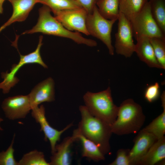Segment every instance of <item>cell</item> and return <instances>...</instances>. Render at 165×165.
Wrapping results in <instances>:
<instances>
[{"label": "cell", "mask_w": 165, "mask_h": 165, "mask_svg": "<svg viewBox=\"0 0 165 165\" xmlns=\"http://www.w3.org/2000/svg\"><path fill=\"white\" fill-rule=\"evenodd\" d=\"M120 0H98L96 5L100 14L108 20H117Z\"/></svg>", "instance_id": "ffe728a7"}, {"label": "cell", "mask_w": 165, "mask_h": 165, "mask_svg": "<svg viewBox=\"0 0 165 165\" xmlns=\"http://www.w3.org/2000/svg\"><path fill=\"white\" fill-rule=\"evenodd\" d=\"M2 107L6 117L11 120L25 118L32 109L28 95L6 98L3 101Z\"/></svg>", "instance_id": "8fae6325"}, {"label": "cell", "mask_w": 165, "mask_h": 165, "mask_svg": "<svg viewBox=\"0 0 165 165\" xmlns=\"http://www.w3.org/2000/svg\"><path fill=\"white\" fill-rule=\"evenodd\" d=\"M145 118L140 105L132 99H126L118 107L116 118L111 125L112 132L119 135L137 133Z\"/></svg>", "instance_id": "3957f363"}, {"label": "cell", "mask_w": 165, "mask_h": 165, "mask_svg": "<svg viewBox=\"0 0 165 165\" xmlns=\"http://www.w3.org/2000/svg\"><path fill=\"white\" fill-rule=\"evenodd\" d=\"M149 0H120L119 12L130 22L143 9Z\"/></svg>", "instance_id": "d6986e66"}, {"label": "cell", "mask_w": 165, "mask_h": 165, "mask_svg": "<svg viewBox=\"0 0 165 165\" xmlns=\"http://www.w3.org/2000/svg\"><path fill=\"white\" fill-rule=\"evenodd\" d=\"M51 10L44 5L38 10L39 17L36 24L31 29L26 30L22 35L38 32L68 38L78 44H83L90 47L97 46L94 40L83 37L81 34L66 29L54 16L51 14Z\"/></svg>", "instance_id": "7a4b0ae2"}, {"label": "cell", "mask_w": 165, "mask_h": 165, "mask_svg": "<svg viewBox=\"0 0 165 165\" xmlns=\"http://www.w3.org/2000/svg\"><path fill=\"white\" fill-rule=\"evenodd\" d=\"M136 40L135 52L140 60L150 67L162 69L156 57L149 38L142 37Z\"/></svg>", "instance_id": "2e32d148"}, {"label": "cell", "mask_w": 165, "mask_h": 165, "mask_svg": "<svg viewBox=\"0 0 165 165\" xmlns=\"http://www.w3.org/2000/svg\"><path fill=\"white\" fill-rule=\"evenodd\" d=\"M18 162L19 165H50L43 152L36 149L24 155Z\"/></svg>", "instance_id": "cb8c5ba5"}, {"label": "cell", "mask_w": 165, "mask_h": 165, "mask_svg": "<svg viewBox=\"0 0 165 165\" xmlns=\"http://www.w3.org/2000/svg\"><path fill=\"white\" fill-rule=\"evenodd\" d=\"M165 158V137L157 140L151 147L139 165H154Z\"/></svg>", "instance_id": "ac0fdd59"}, {"label": "cell", "mask_w": 165, "mask_h": 165, "mask_svg": "<svg viewBox=\"0 0 165 165\" xmlns=\"http://www.w3.org/2000/svg\"><path fill=\"white\" fill-rule=\"evenodd\" d=\"M39 3L49 7L53 14L61 10L82 7L75 0H39Z\"/></svg>", "instance_id": "603a6c76"}, {"label": "cell", "mask_w": 165, "mask_h": 165, "mask_svg": "<svg viewBox=\"0 0 165 165\" xmlns=\"http://www.w3.org/2000/svg\"><path fill=\"white\" fill-rule=\"evenodd\" d=\"M162 106V113L142 129L152 134L157 140L163 137L165 134V105Z\"/></svg>", "instance_id": "7402d4cb"}, {"label": "cell", "mask_w": 165, "mask_h": 165, "mask_svg": "<svg viewBox=\"0 0 165 165\" xmlns=\"http://www.w3.org/2000/svg\"><path fill=\"white\" fill-rule=\"evenodd\" d=\"M43 36L39 37V42L37 47L33 52L25 55L20 54V59L17 64H13L10 69V72L8 73H1L3 81L0 83V89L3 90L4 94L9 92L11 88L13 87L19 81L18 79L15 76L18 71L25 64H37L40 65L44 68H47V66L43 61L40 53V50L43 45L42 41Z\"/></svg>", "instance_id": "8992f818"}, {"label": "cell", "mask_w": 165, "mask_h": 165, "mask_svg": "<svg viewBox=\"0 0 165 165\" xmlns=\"http://www.w3.org/2000/svg\"><path fill=\"white\" fill-rule=\"evenodd\" d=\"M130 23L136 39L142 37L165 38L152 16L149 1Z\"/></svg>", "instance_id": "52a82bcc"}, {"label": "cell", "mask_w": 165, "mask_h": 165, "mask_svg": "<svg viewBox=\"0 0 165 165\" xmlns=\"http://www.w3.org/2000/svg\"><path fill=\"white\" fill-rule=\"evenodd\" d=\"M15 134H14L11 143L6 151L0 152V165H19L14 157V150L13 147Z\"/></svg>", "instance_id": "484cf974"}, {"label": "cell", "mask_w": 165, "mask_h": 165, "mask_svg": "<svg viewBox=\"0 0 165 165\" xmlns=\"http://www.w3.org/2000/svg\"><path fill=\"white\" fill-rule=\"evenodd\" d=\"M157 140L152 134L142 129L140 130L134 139L133 148L129 150L130 165H139L141 159Z\"/></svg>", "instance_id": "7c38bea8"}, {"label": "cell", "mask_w": 165, "mask_h": 165, "mask_svg": "<svg viewBox=\"0 0 165 165\" xmlns=\"http://www.w3.org/2000/svg\"><path fill=\"white\" fill-rule=\"evenodd\" d=\"M149 39L157 60L163 69H165V38L152 37Z\"/></svg>", "instance_id": "d4e9b609"}, {"label": "cell", "mask_w": 165, "mask_h": 165, "mask_svg": "<svg viewBox=\"0 0 165 165\" xmlns=\"http://www.w3.org/2000/svg\"><path fill=\"white\" fill-rule=\"evenodd\" d=\"M74 134L65 138L59 144L56 145L54 152L50 157V165H69L72 162L71 148L76 141Z\"/></svg>", "instance_id": "9a60e30c"}, {"label": "cell", "mask_w": 165, "mask_h": 165, "mask_svg": "<svg viewBox=\"0 0 165 165\" xmlns=\"http://www.w3.org/2000/svg\"><path fill=\"white\" fill-rule=\"evenodd\" d=\"M31 116L36 122L40 126V131H43L45 135L44 139L49 140L50 142L51 153H53L57 142L60 141L62 134L68 129L73 124L72 123L68 125L63 129L58 130L52 127L47 121L45 116V108L41 105L33 108L31 109Z\"/></svg>", "instance_id": "30bf717a"}, {"label": "cell", "mask_w": 165, "mask_h": 165, "mask_svg": "<svg viewBox=\"0 0 165 165\" xmlns=\"http://www.w3.org/2000/svg\"><path fill=\"white\" fill-rule=\"evenodd\" d=\"M32 109L42 103L55 100L54 82L51 77L37 85L28 95Z\"/></svg>", "instance_id": "4fadbf2b"}, {"label": "cell", "mask_w": 165, "mask_h": 165, "mask_svg": "<svg viewBox=\"0 0 165 165\" xmlns=\"http://www.w3.org/2000/svg\"><path fill=\"white\" fill-rule=\"evenodd\" d=\"M3 120V119L0 117V123ZM3 130V129L1 128V127L0 126V130Z\"/></svg>", "instance_id": "4dcf8cb0"}, {"label": "cell", "mask_w": 165, "mask_h": 165, "mask_svg": "<svg viewBox=\"0 0 165 165\" xmlns=\"http://www.w3.org/2000/svg\"><path fill=\"white\" fill-rule=\"evenodd\" d=\"M88 13L83 8L61 10L54 14L55 17L67 29L90 35L86 28Z\"/></svg>", "instance_id": "9c48e42d"}, {"label": "cell", "mask_w": 165, "mask_h": 165, "mask_svg": "<svg viewBox=\"0 0 165 165\" xmlns=\"http://www.w3.org/2000/svg\"><path fill=\"white\" fill-rule=\"evenodd\" d=\"M79 3L87 12L91 13L98 0H75Z\"/></svg>", "instance_id": "f1b7e54d"}, {"label": "cell", "mask_w": 165, "mask_h": 165, "mask_svg": "<svg viewBox=\"0 0 165 165\" xmlns=\"http://www.w3.org/2000/svg\"><path fill=\"white\" fill-rule=\"evenodd\" d=\"M117 20L118 28L115 35L116 52L126 57H130L135 52V48L131 23L120 12Z\"/></svg>", "instance_id": "ba28073f"}, {"label": "cell", "mask_w": 165, "mask_h": 165, "mask_svg": "<svg viewBox=\"0 0 165 165\" xmlns=\"http://www.w3.org/2000/svg\"><path fill=\"white\" fill-rule=\"evenodd\" d=\"M73 134L75 136L76 141H79L81 143L82 157L97 162L105 159V155L97 145L83 135L77 129L74 131Z\"/></svg>", "instance_id": "e0dca14e"}, {"label": "cell", "mask_w": 165, "mask_h": 165, "mask_svg": "<svg viewBox=\"0 0 165 165\" xmlns=\"http://www.w3.org/2000/svg\"><path fill=\"white\" fill-rule=\"evenodd\" d=\"M79 110L81 115L77 128L79 132L95 143L105 155L108 153L112 134L111 125L92 115L85 105H80Z\"/></svg>", "instance_id": "6da1fadb"}, {"label": "cell", "mask_w": 165, "mask_h": 165, "mask_svg": "<svg viewBox=\"0 0 165 165\" xmlns=\"http://www.w3.org/2000/svg\"><path fill=\"white\" fill-rule=\"evenodd\" d=\"M5 0H0V14H2L3 13V4Z\"/></svg>", "instance_id": "f546056e"}, {"label": "cell", "mask_w": 165, "mask_h": 165, "mask_svg": "<svg viewBox=\"0 0 165 165\" xmlns=\"http://www.w3.org/2000/svg\"><path fill=\"white\" fill-rule=\"evenodd\" d=\"M116 20H108L103 16L96 5L92 13L88 14L86 26L90 34L101 41L107 46L111 55L114 54V48L112 44L111 33Z\"/></svg>", "instance_id": "5b68a950"}, {"label": "cell", "mask_w": 165, "mask_h": 165, "mask_svg": "<svg viewBox=\"0 0 165 165\" xmlns=\"http://www.w3.org/2000/svg\"><path fill=\"white\" fill-rule=\"evenodd\" d=\"M83 99L85 105L92 115L111 125L115 121L118 107L114 103L109 87L97 93L88 91Z\"/></svg>", "instance_id": "277c9868"}, {"label": "cell", "mask_w": 165, "mask_h": 165, "mask_svg": "<svg viewBox=\"0 0 165 165\" xmlns=\"http://www.w3.org/2000/svg\"><path fill=\"white\" fill-rule=\"evenodd\" d=\"M152 16L159 28L165 35V0H149Z\"/></svg>", "instance_id": "44dd1931"}, {"label": "cell", "mask_w": 165, "mask_h": 165, "mask_svg": "<svg viewBox=\"0 0 165 165\" xmlns=\"http://www.w3.org/2000/svg\"><path fill=\"white\" fill-rule=\"evenodd\" d=\"M160 95V86L157 82L148 86L144 92L145 98L149 103L153 102L156 100Z\"/></svg>", "instance_id": "4316f807"}, {"label": "cell", "mask_w": 165, "mask_h": 165, "mask_svg": "<svg viewBox=\"0 0 165 165\" xmlns=\"http://www.w3.org/2000/svg\"><path fill=\"white\" fill-rule=\"evenodd\" d=\"M11 4L12 14L9 19L0 27V32L7 27L17 22L24 21L34 6L39 0H8Z\"/></svg>", "instance_id": "5bb4252c"}, {"label": "cell", "mask_w": 165, "mask_h": 165, "mask_svg": "<svg viewBox=\"0 0 165 165\" xmlns=\"http://www.w3.org/2000/svg\"><path fill=\"white\" fill-rule=\"evenodd\" d=\"M129 149H120L117 152L116 157L115 160L109 165H130L129 158Z\"/></svg>", "instance_id": "83f0119b"}]
</instances>
